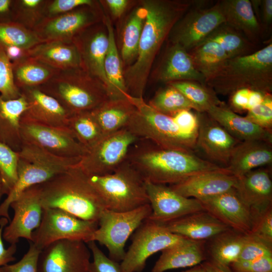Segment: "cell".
Returning <instances> with one entry per match:
<instances>
[{"label":"cell","mask_w":272,"mask_h":272,"mask_svg":"<svg viewBox=\"0 0 272 272\" xmlns=\"http://www.w3.org/2000/svg\"><path fill=\"white\" fill-rule=\"evenodd\" d=\"M126 98L136 111L126 128L140 139L148 140L165 149L192 152L197 135L184 131L173 118L158 111L144 98Z\"/></svg>","instance_id":"obj_7"},{"label":"cell","mask_w":272,"mask_h":272,"mask_svg":"<svg viewBox=\"0 0 272 272\" xmlns=\"http://www.w3.org/2000/svg\"><path fill=\"white\" fill-rule=\"evenodd\" d=\"M231 266L235 272H272V256L249 261H237Z\"/></svg>","instance_id":"obj_54"},{"label":"cell","mask_w":272,"mask_h":272,"mask_svg":"<svg viewBox=\"0 0 272 272\" xmlns=\"http://www.w3.org/2000/svg\"><path fill=\"white\" fill-rule=\"evenodd\" d=\"M38 87L72 114L92 111L110 99L105 86L81 67L59 71Z\"/></svg>","instance_id":"obj_5"},{"label":"cell","mask_w":272,"mask_h":272,"mask_svg":"<svg viewBox=\"0 0 272 272\" xmlns=\"http://www.w3.org/2000/svg\"><path fill=\"white\" fill-rule=\"evenodd\" d=\"M235 189L250 210L253 220L271 207L272 181L265 169H256L238 177Z\"/></svg>","instance_id":"obj_24"},{"label":"cell","mask_w":272,"mask_h":272,"mask_svg":"<svg viewBox=\"0 0 272 272\" xmlns=\"http://www.w3.org/2000/svg\"><path fill=\"white\" fill-rule=\"evenodd\" d=\"M18 153L0 142V181L4 194L7 195L17 180Z\"/></svg>","instance_id":"obj_45"},{"label":"cell","mask_w":272,"mask_h":272,"mask_svg":"<svg viewBox=\"0 0 272 272\" xmlns=\"http://www.w3.org/2000/svg\"><path fill=\"white\" fill-rule=\"evenodd\" d=\"M206 113L240 142L261 141L272 144L271 132L238 115L224 102L212 107Z\"/></svg>","instance_id":"obj_27"},{"label":"cell","mask_w":272,"mask_h":272,"mask_svg":"<svg viewBox=\"0 0 272 272\" xmlns=\"http://www.w3.org/2000/svg\"><path fill=\"white\" fill-rule=\"evenodd\" d=\"M103 2L112 17L115 19L120 18L123 15L130 3L127 0H106Z\"/></svg>","instance_id":"obj_57"},{"label":"cell","mask_w":272,"mask_h":272,"mask_svg":"<svg viewBox=\"0 0 272 272\" xmlns=\"http://www.w3.org/2000/svg\"><path fill=\"white\" fill-rule=\"evenodd\" d=\"M20 133L22 144L35 146L59 157H82L88 151L67 127L45 125L21 118Z\"/></svg>","instance_id":"obj_15"},{"label":"cell","mask_w":272,"mask_h":272,"mask_svg":"<svg viewBox=\"0 0 272 272\" xmlns=\"http://www.w3.org/2000/svg\"><path fill=\"white\" fill-rule=\"evenodd\" d=\"M198 200L205 210L231 229L244 234L250 233L253 224L252 214L235 188Z\"/></svg>","instance_id":"obj_21"},{"label":"cell","mask_w":272,"mask_h":272,"mask_svg":"<svg viewBox=\"0 0 272 272\" xmlns=\"http://www.w3.org/2000/svg\"><path fill=\"white\" fill-rule=\"evenodd\" d=\"M206 40L218 43L226 52L229 58L248 55L254 52V44L241 33L225 23L216 29Z\"/></svg>","instance_id":"obj_39"},{"label":"cell","mask_w":272,"mask_h":272,"mask_svg":"<svg viewBox=\"0 0 272 272\" xmlns=\"http://www.w3.org/2000/svg\"><path fill=\"white\" fill-rule=\"evenodd\" d=\"M87 244L93 257L89 272H123L120 263L107 256L97 245L96 242L91 241Z\"/></svg>","instance_id":"obj_50"},{"label":"cell","mask_w":272,"mask_h":272,"mask_svg":"<svg viewBox=\"0 0 272 272\" xmlns=\"http://www.w3.org/2000/svg\"><path fill=\"white\" fill-rule=\"evenodd\" d=\"M4 195L3 188L1 182L0 181V199L1 197Z\"/></svg>","instance_id":"obj_63"},{"label":"cell","mask_w":272,"mask_h":272,"mask_svg":"<svg viewBox=\"0 0 272 272\" xmlns=\"http://www.w3.org/2000/svg\"><path fill=\"white\" fill-rule=\"evenodd\" d=\"M155 79L169 84L184 81L205 84V79L195 69L188 52L178 44L171 43L155 70Z\"/></svg>","instance_id":"obj_25"},{"label":"cell","mask_w":272,"mask_h":272,"mask_svg":"<svg viewBox=\"0 0 272 272\" xmlns=\"http://www.w3.org/2000/svg\"><path fill=\"white\" fill-rule=\"evenodd\" d=\"M163 225L146 220L136 230L132 243L120 262L123 272H142L153 254L186 241Z\"/></svg>","instance_id":"obj_12"},{"label":"cell","mask_w":272,"mask_h":272,"mask_svg":"<svg viewBox=\"0 0 272 272\" xmlns=\"http://www.w3.org/2000/svg\"><path fill=\"white\" fill-rule=\"evenodd\" d=\"M126 160L145 180L162 184H174L195 174L224 168L192 152L163 148L145 139L132 146Z\"/></svg>","instance_id":"obj_2"},{"label":"cell","mask_w":272,"mask_h":272,"mask_svg":"<svg viewBox=\"0 0 272 272\" xmlns=\"http://www.w3.org/2000/svg\"><path fill=\"white\" fill-rule=\"evenodd\" d=\"M102 21L106 27L109 39L104 67L110 85V99L126 98L128 93L125 85L122 62L116 45L111 21L104 12Z\"/></svg>","instance_id":"obj_34"},{"label":"cell","mask_w":272,"mask_h":272,"mask_svg":"<svg viewBox=\"0 0 272 272\" xmlns=\"http://www.w3.org/2000/svg\"><path fill=\"white\" fill-rule=\"evenodd\" d=\"M18 153L17 182L0 205V217L9 221L10 205L21 193L78 165L82 158L59 157L27 144H22Z\"/></svg>","instance_id":"obj_6"},{"label":"cell","mask_w":272,"mask_h":272,"mask_svg":"<svg viewBox=\"0 0 272 272\" xmlns=\"http://www.w3.org/2000/svg\"><path fill=\"white\" fill-rule=\"evenodd\" d=\"M262 20L266 25H269L272 20V1H259Z\"/></svg>","instance_id":"obj_59"},{"label":"cell","mask_w":272,"mask_h":272,"mask_svg":"<svg viewBox=\"0 0 272 272\" xmlns=\"http://www.w3.org/2000/svg\"><path fill=\"white\" fill-rule=\"evenodd\" d=\"M205 259L204 241L187 239L162 250L152 272L196 266Z\"/></svg>","instance_id":"obj_30"},{"label":"cell","mask_w":272,"mask_h":272,"mask_svg":"<svg viewBox=\"0 0 272 272\" xmlns=\"http://www.w3.org/2000/svg\"><path fill=\"white\" fill-rule=\"evenodd\" d=\"M12 62L14 82L20 90L25 88L40 87L59 71L28 56Z\"/></svg>","instance_id":"obj_35"},{"label":"cell","mask_w":272,"mask_h":272,"mask_svg":"<svg viewBox=\"0 0 272 272\" xmlns=\"http://www.w3.org/2000/svg\"><path fill=\"white\" fill-rule=\"evenodd\" d=\"M20 91L27 102V108L22 118L45 125L67 128L73 114L56 99L39 87L23 88Z\"/></svg>","instance_id":"obj_22"},{"label":"cell","mask_w":272,"mask_h":272,"mask_svg":"<svg viewBox=\"0 0 272 272\" xmlns=\"http://www.w3.org/2000/svg\"><path fill=\"white\" fill-rule=\"evenodd\" d=\"M272 163L271 144L261 141L240 142L235 148L225 168L239 177L257 168Z\"/></svg>","instance_id":"obj_28"},{"label":"cell","mask_w":272,"mask_h":272,"mask_svg":"<svg viewBox=\"0 0 272 272\" xmlns=\"http://www.w3.org/2000/svg\"><path fill=\"white\" fill-rule=\"evenodd\" d=\"M237 180L224 168L195 174L169 187L183 196L198 200L234 188Z\"/></svg>","instance_id":"obj_23"},{"label":"cell","mask_w":272,"mask_h":272,"mask_svg":"<svg viewBox=\"0 0 272 272\" xmlns=\"http://www.w3.org/2000/svg\"><path fill=\"white\" fill-rule=\"evenodd\" d=\"M2 48L11 62L17 61L26 56L27 50H25L21 47L11 45L5 46Z\"/></svg>","instance_id":"obj_58"},{"label":"cell","mask_w":272,"mask_h":272,"mask_svg":"<svg viewBox=\"0 0 272 272\" xmlns=\"http://www.w3.org/2000/svg\"><path fill=\"white\" fill-rule=\"evenodd\" d=\"M151 213L150 204L123 212L104 209L91 241L105 246L109 252V257L121 262L126 253L124 247L128 238Z\"/></svg>","instance_id":"obj_9"},{"label":"cell","mask_w":272,"mask_h":272,"mask_svg":"<svg viewBox=\"0 0 272 272\" xmlns=\"http://www.w3.org/2000/svg\"><path fill=\"white\" fill-rule=\"evenodd\" d=\"M46 0H15L11 7V21L27 28H33L44 18Z\"/></svg>","instance_id":"obj_44"},{"label":"cell","mask_w":272,"mask_h":272,"mask_svg":"<svg viewBox=\"0 0 272 272\" xmlns=\"http://www.w3.org/2000/svg\"><path fill=\"white\" fill-rule=\"evenodd\" d=\"M162 225L173 234L196 241L212 239L231 229L205 210Z\"/></svg>","instance_id":"obj_26"},{"label":"cell","mask_w":272,"mask_h":272,"mask_svg":"<svg viewBox=\"0 0 272 272\" xmlns=\"http://www.w3.org/2000/svg\"><path fill=\"white\" fill-rule=\"evenodd\" d=\"M139 138L126 128L104 136L82 157L78 165L88 176L110 174L127 159Z\"/></svg>","instance_id":"obj_11"},{"label":"cell","mask_w":272,"mask_h":272,"mask_svg":"<svg viewBox=\"0 0 272 272\" xmlns=\"http://www.w3.org/2000/svg\"><path fill=\"white\" fill-rule=\"evenodd\" d=\"M0 95L5 100L15 99L21 96L13 76L12 62L0 46Z\"/></svg>","instance_id":"obj_46"},{"label":"cell","mask_w":272,"mask_h":272,"mask_svg":"<svg viewBox=\"0 0 272 272\" xmlns=\"http://www.w3.org/2000/svg\"><path fill=\"white\" fill-rule=\"evenodd\" d=\"M10 208L14 216L3 230V239L10 244H17L21 238L31 241L33 232L41 223L43 210L38 185L21 193L11 203Z\"/></svg>","instance_id":"obj_17"},{"label":"cell","mask_w":272,"mask_h":272,"mask_svg":"<svg viewBox=\"0 0 272 272\" xmlns=\"http://www.w3.org/2000/svg\"><path fill=\"white\" fill-rule=\"evenodd\" d=\"M205 84L217 94L230 95L248 88L265 93L272 91V44L253 53L229 58Z\"/></svg>","instance_id":"obj_4"},{"label":"cell","mask_w":272,"mask_h":272,"mask_svg":"<svg viewBox=\"0 0 272 272\" xmlns=\"http://www.w3.org/2000/svg\"><path fill=\"white\" fill-rule=\"evenodd\" d=\"M272 244V208L254 218L250 233Z\"/></svg>","instance_id":"obj_53"},{"label":"cell","mask_w":272,"mask_h":272,"mask_svg":"<svg viewBox=\"0 0 272 272\" xmlns=\"http://www.w3.org/2000/svg\"><path fill=\"white\" fill-rule=\"evenodd\" d=\"M183 272H207L201 265H196L193 268Z\"/></svg>","instance_id":"obj_62"},{"label":"cell","mask_w":272,"mask_h":272,"mask_svg":"<svg viewBox=\"0 0 272 272\" xmlns=\"http://www.w3.org/2000/svg\"><path fill=\"white\" fill-rule=\"evenodd\" d=\"M32 57L59 71L82 68L81 57L73 42H42L26 50Z\"/></svg>","instance_id":"obj_29"},{"label":"cell","mask_w":272,"mask_h":272,"mask_svg":"<svg viewBox=\"0 0 272 272\" xmlns=\"http://www.w3.org/2000/svg\"><path fill=\"white\" fill-rule=\"evenodd\" d=\"M42 43L35 33L13 21L0 22V46H16L28 50Z\"/></svg>","instance_id":"obj_43"},{"label":"cell","mask_w":272,"mask_h":272,"mask_svg":"<svg viewBox=\"0 0 272 272\" xmlns=\"http://www.w3.org/2000/svg\"><path fill=\"white\" fill-rule=\"evenodd\" d=\"M197 114L198 129L195 148L201 151L210 162L225 165L226 167L233 151L241 142L206 112H197Z\"/></svg>","instance_id":"obj_20"},{"label":"cell","mask_w":272,"mask_h":272,"mask_svg":"<svg viewBox=\"0 0 272 272\" xmlns=\"http://www.w3.org/2000/svg\"><path fill=\"white\" fill-rule=\"evenodd\" d=\"M8 221L6 218L1 217L0 219V272H2V266L15 260L14 255L17 249V244H10L7 248L4 246L3 232Z\"/></svg>","instance_id":"obj_56"},{"label":"cell","mask_w":272,"mask_h":272,"mask_svg":"<svg viewBox=\"0 0 272 272\" xmlns=\"http://www.w3.org/2000/svg\"><path fill=\"white\" fill-rule=\"evenodd\" d=\"M146 16L147 11L140 4L132 10L126 20L121 38L120 55L123 66H129L136 59Z\"/></svg>","instance_id":"obj_36"},{"label":"cell","mask_w":272,"mask_h":272,"mask_svg":"<svg viewBox=\"0 0 272 272\" xmlns=\"http://www.w3.org/2000/svg\"><path fill=\"white\" fill-rule=\"evenodd\" d=\"M148 104L160 113L171 117L180 111L193 109L188 99L169 84L158 90Z\"/></svg>","instance_id":"obj_42"},{"label":"cell","mask_w":272,"mask_h":272,"mask_svg":"<svg viewBox=\"0 0 272 272\" xmlns=\"http://www.w3.org/2000/svg\"><path fill=\"white\" fill-rule=\"evenodd\" d=\"M103 11L98 2L83 6L67 13L43 18L33 31L42 42H71L88 28L103 20Z\"/></svg>","instance_id":"obj_13"},{"label":"cell","mask_w":272,"mask_h":272,"mask_svg":"<svg viewBox=\"0 0 272 272\" xmlns=\"http://www.w3.org/2000/svg\"><path fill=\"white\" fill-rule=\"evenodd\" d=\"M13 0H0V22L11 21V7Z\"/></svg>","instance_id":"obj_60"},{"label":"cell","mask_w":272,"mask_h":272,"mask_svg":"<svg viewBox=\"0 0 272 272\" xmlns=\"http://www.w3.org/2000/svg\"><path fill=\"white\" fill-rule=\"evenodd\" d=\"M268 94L271 93L248 88L239 89L230 95V108L233 111L247 112L261 103Z\"/></svg>","instance_id":"obj_47"},{"label":"cell","mask_w":272,"mask_h":272,"mask_svg":"<svg viewBox=\"0 0 272 272\" xmlns=\"http://www.w3.org/2000/svg\"><path fill=\"white\" fill-rule=\"evenodd\" d=\"M167 84L178 90L191 103L193 110L197 112H207L212 107L223 102L211 88L198 82L184 81Z\"/></svg>","instance_id":"obj_41"},{"label":"cell","mask_w":272,"mask_h":272,"mask_svg":"<svg viewBox=\"0 0 272 272\" xmlns=\"http://www.w3.org/2000/svg\"><path fill=\"white\" fill-rule=\"evenodd\" d=\"M225 24L241 33L250 41L258 36L260 26L249 0H223L219 2Z\"/></svg>","instance_id":"obj_32"},{"label":"cell","mask_w":272,"mask_h":272,"mask_svg":"<svg viewBox=\"0 0 272 272\" xmlns=\"http://www.w3.org/2000/svg\"><path fill=\"white\" fill-rule=\"evenodd\" d=\"M201 265L207 272H232L229 267H222L210 260L205 261Z\"/></svg>","instance_id":"obj_61"},{"label":"cell","mask_w":272,"mask_h":272,"mask_svg":"<svg viewBox=\"0 0 272 272\" xmlns=\"http://www.w3.org/2000/svg\"><path fill=\"white\" fill-rule=\"evenodd\" d=\"M145 181L152 209V213L146 220L163 224L204 210L195 198L183 196L166 184Z\"/></svg>","instance_id":"obj_18"},{"label":"cell","mask_w":272,"mask_h":272,"mask_svg":"<svg viewBox=\"0 0 272 272\" xmlns=\"http://www.w3.org/2000/svg\"><path fill=\"white\" fill-rule=\"evenodd\" d=\"M88 178L106 209L123 212L149 204L145 180L127 160L111 173Z\"/></svg>","instance_id":"obj_8"},{"label":"cell","mask_w":272,"mask_h":272,"mask_svg":"<svg viewBox=\"0 0 272 272\" xmlns=\"http://www.w3.org/2000/svg\"><path fill=\"white\" fill-rule=\"evenodd\" d=\"M191 110H183L172 117L178 126L187 133L197 135L198 118L197 113Z\"/></svg>","instance_id":"obj_55"},{"label":"cell","mask_w":272,"mask_h":272,"mask_svg":"<svg viewBox=\"0 0 272 272\" xmlns=\"http://www.w3.org/2000/svg\"><path fill=\"white\" fill-rule=\"evenodd\" d=\"M135 111L126 98L109 99L91 112L105 136L126 128Z\"/></svg>","instance_id":"obj_33"},{"label":"cell","mask_w":272,"mask_h":272,"mask_svg":"<svg viewBox=\"0 0 272 272\" xmlns=\"http://www.w3.org/2000/svg\"><path fill=\"white\" fill-rule=\"evenodd\" d=\"M95 3L92 0H46L44 16L47 17L58 15L83 6L93 5Z\"/></svg>","instance_id":"obj_52"},{"label":"cell","mask_w":272,"mask_h":272,"mask_svg":"<svg viewBox=\"0 0 272 272\" xmlns=\"http://www.w3.org/2000/svg\"><path fill=\"white\" fill-rule=\"evenodd\" d=\"M91 256L89 248L82 241H56L41 251L38 272H89Z\"/></svg>","instance_id":"obj_16"},{"label":"cell","mask_w":272,"mask_h":272,"mask_svg":"<svg viewBox=\"0 0 272 272\" xmlns=\"http://www.w3.org/2000/svg\"><path fill=\"white\" fill-rule=\"evenodd\" d=\"M188 52L194 67L204 77L205 81L214 77L229 59L218 43L209 40H205Z\"/></svg>","instance_id":"obj_38"},{"label":"cell","mask_w":272,"mask_h":272,"mask_svg":"<svg viewBox=\"0 0 272 272\" xmlns=\"http://www.w3.org/2000/svg\"><path fill=\"white\" fill-rule=\"evenodd\" d=\"M27 108V102L21 94L15 99L5 100L0 95V142L18 152L22 145L21 119Z\"/></svg>","instance_id":"obj_31"},{"label":"cell","mask_w":272,"mask_h":272,"mask_svg":"<svg viewBox=\"0 0 272 272\" xmlns=\"http://www.w3.org/2000/svg\"><path fill=\"white\" fill-rule=\"evenodd\" d=\"M43 208H56L80 219L98 221L106 209L88 176L78 165L38 185Z\"/></svg>","instance_id":"obj_3"},{"label":"cell","mask_w":272,"mask_h":272,"mask_svg":"<svg viewBox=\"0 0 272 272\" xmlns=\"http://www.w3.org/2000/svg\"><path fill=\"white\" fill-rule=\"evenodd\" d=\"M67 128L78 142L88 150L104 136L91 111L73 114L69 120Z\"/></svg>","instance_id":"obj_40"},{"label":"cell","mask_w":272,"mask_h":272,"mask_svg":"<svg viewBox=\"0 0 272 272\" xmlns=\"http://www.w3.org/2000/svg\"><path fill=\"white\" fill-rule=\"evenodd\" d=\"M224 23L225 19L219 2L210 8H190L174 26L168 38L171 43L178 44L189 51Z\"/></svg>","instance_id":"obj_14"},{"label":"cell","mask_w":272,"mask_h":272,"mask_svg":"<svg viewBox=\"0 0 272 272\" xmlns=\"http://www.w3.org/2000/svg\"><path fill=\"white\" fill-rule=\"evenodd\" d=\"M245 117L260 127L271 132V94H267L261 103L247 112Z\"/></svg>","instance_id":"obj_49"},{"label":"cell","mask_w":272,"mask_h":272,"mask_svg":"<svg viewBox=\"0 0 272 272\" xmlns=\"http://www.w3.org/2000/svg\"><path fill=\"white\" fill-rule=\"evenodd\" d=\"M246 235L230 229L212 238L209 249L210 261L222 267H229L238 260Z\"/></svg>","instance_id":"obj_37"},{"label":"cell","mask_w":272,"mask_h":272,"mask_svg":"<svg viewBox=\"0 0 272 272\" xmlns=\"http://www.w3.org/2000/svg\"><path fill=\"white\" fill-rule=\"evenodd\" d=\"M72 42L80 54L82 68L105 86L110 98V85L104 67L109 44L104 23H98L88 28L74 38Z\"/></svg>","instance_id":"obj_19"},{"label":"cell","mask_w":272,"mask_h":272,"mask_svg":"<svg viewBox=\"0 0 272 272\" xmlns=\"http://www.w3.org/2000/svg\"><path fill=\"white\" fill-rule=\"evenodd\" d=\"M98 223L85 220L56 208H43L41 223L30 241L42 250L49 244L61 240L91 241Z\"/></svg>","instance_id":"obj_10"},{"label":"cell","mask_w":272,"mask_h":272,"mask_svg":"<svg viewBox=\"0 0 272 272\" xmlns=\"http://www.w3.org/2000/svg\"><path fill=\"white\" fill-rule=\"evenodd\" d=\"M265 256H272V244L251 234H246L237 261H249Z\"/></svg>","instance_id":"obj_48"},{"label":"cell","mask_w":272,"mask_h":272,"mask_svg":"<svg viewBox=\"0 0 272 272\" xmlns=\"http://www.w3.org/2000/svg\"><path fill=\"white\" fill-rule=\"evenodd\" d=\"M147 11L138 52L134 61L124 71L128 94L144 98L152 65L174 26L190 8L193 2L178 0H143Z\"/></svg>","instance_id":"obj_1"},{"label":"cell","mask_w":272,"mask_h":272,"mask_svg":"<svg viewBox=\"0 0 272 272\" xmlns=\"http://www.w3.org/2000/svg\"><path fill=\"white\" fill-rule=\"evenodd\" d=\"M29 247L17 262L2 267V272H38L37 262L41 250L29 242Z\"/></svg>","instance_id":"obj_51"}]
</instances>
